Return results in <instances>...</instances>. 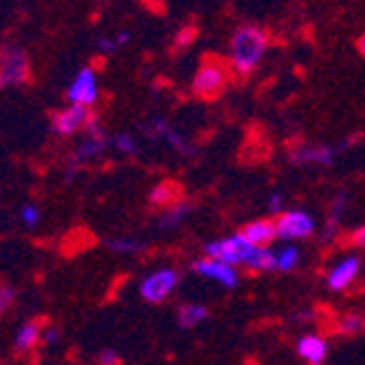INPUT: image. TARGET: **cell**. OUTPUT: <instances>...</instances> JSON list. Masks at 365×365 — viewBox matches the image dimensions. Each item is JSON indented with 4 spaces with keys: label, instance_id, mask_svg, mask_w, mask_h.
I'll use <instances>...</instances> for the list:
<instances>
[{
    "label": "cell",
    "instance_id": "cell-6",
    "mask_svg": "<svg viewBox=\"0 0 365 365\" xmlns=\"http://www.w3.org/2000/svg\"><path fill=\"white\" fill-rule=\"evenodd\" d=\"M69 105H82V108H92L100 100V87H98V74L92 67L79 69L77 77L72 79V85L67 90Z\"/></svg>",
    "mask_w": 365,
    "mask_h": 365
},
{
    "label": "cell",
    "instance_id": "cell-7",
    "mask_svg": "<svg viewBox=\"0 0 365 365\" xmlns=\"http://www.w3.org/2000/svg\"><path fill=\"white\" fill-rule=\"evenodd\" d=\"M314 232V220L302 210H289L276 217V237L281 240H302Z\"/></svg>",
    "mask_w": 365,
    "mask_h": 365
},
{
    "label": "cell",
    "instance_id": "cell-1",
    "mask_svg": "<svg viewBox=\"0 0 365 365\" xmlns=\"http://www.w3.org/2000/svg\"><path fill=\"white\" fill-rule=\"evenodd\" d=\"M268 49V36L261 26L245 24L240 29H235L230 38V64L240 74L250 72L258 67V61L263 59Z\"/></svg>",
    "mask_w": 365,
    "mask_h": 365
},
{
    "label": "cell",
    "instance_id": "cell-10",
    "mask_svg": "<svg viewBox=\"0 0 365 365\" xmlns=\"http://www.w3.org/2000/svg\"><path fill=\"white\" fill-rule=\"evenodd\" d=\"M240 235L248 240L253 248H268L271 240H276V220H253L240 230Z\"/></svg>",
    "mask_w": 365,
    "mask_h": 365
},
{
    "label": "cell",
    "instance_id": "cell-12",
    "mask_svg": "<svg viewBox=\"0 0 365 365\" xmlns=\"http://www.w3.org/2000/svg\"><path fill=\"white\" fill-rule=\"evenodd\" d=\"M148 202H151L153 207H177L182 200V187L177 182H161L151 189V195H148Z\"/></svg>",
    "mask_w": 365,
    "mask_h": 365
},
{
    "label": "cell",
    "instance_id": "cell-11",
    "mask_svg": "<svg viewBox=\"0 0 365 365\" xmlns=\"http://www.w3.org/2000/svg\"><path fill=\"white\" fill-rule=\"evenodd\" d=\"M360 271V261L358 258H345V261L337 263L332 271H329L327 276V287L332 289V292H342V289H347L350 284L355 281V276H358Z\"/></svg>",
    "mask_w": 365,
    "mask_h": 365
},
{
    "label": "cell",
    "instance_id": "cell-32",
    "mask_svg": "<svg viewBox=\"0 0 365 365\" xmlns=\"http://www.w3.org/2000/svg\"><path fill=\"white\" fill-rule=\"evenodd\" d=\"M358 49H360V54L365 56V34H363V36H360V41H358Z\"/></svg>",
    "mask_w": 365,
    "mask_h": 365
},
{
    "label": "cell",
    "instance_id": "cell-25",
    "mask_svg": "<svg viewBox=\"0 0 365 365\" xmlns=\"http://www.w3.org/2000/svg\"><path fill=\"white\" fill-rule=\"evenodd\" d=\"M115 148H118V151L125 153V156H135V153H138V146H135V138H133V135H128V133L118 135V138H115Z\"/></svg>",
    "mask_w": 365,
    "mask_h": 365
},
{
    "label": "cell",
    "instance_id": "cell-17",
    "mask_svg": "<svg viewBox=\"0 0 365 365\" xmlns=\"http://www.w3.org/2000/svg\"><path fill=\"white\" fill-rule=\"evenodd\" d=\"M108 143H110L108 138H92V135H87V138L74 148V153H72L74 164H79V161H90V158H98L100 153L108 148Z\"/></svg>",
    "mask_w": 365,
    "mask_h": 365
},
{
    "label": "cell",
    "instance_id": "cell-9",
    "mask_svg": "<svg viewBox=\"0 0 365 365\" xmlns=\"http://www.w3.org/2000/svg\"><path fill=\"white\" fill-rule=\"evenodd\" d=\"M192 271L200 276H210V279H215L225 289H235L237 281H240V274L235 271V266H227V263H222V261H212V258L197 261L195 266H192Z\"/></svg>",
    "mask_w": 365,
    "mask_h": 365
},
{
    "label": "cell",
    "instance_id": "cell-16",
    "mask_svg": "<svg viewBox=\"0 0 365 365\" xmlns=\"http://www.w3.org/2000/svg\"><path fill=\"white\" fill-rule=\"evenodd\" d=\"M41 337H43L41 322L31 319V322H26L24 327H21L19 332H16V350L26 353V350H31V347H36L38 342H41Z\"/></svg>",
    "mask_w": 365,
    "mask_h": 365
},
{
    "label": "cell",
    "instance_id": "cell-23",
    "mask_svg": "<svg viewBox=\"0 0 365 365\" xmlns=\"http://www.w3.org/2000/svg\"><path fill=\"white\" fill-rule=\"evenodd\" d=\"M365 327L363 317L358 314H347L340 319V332H345V335H353V332H360V329Z\"/></svg>",
    "mask_w": 365,
    "mask_h": 365
},
{
    "label": "cell",
    "instance_id": "cell-29",
    "mask_svg": "<svg viewBox=\"0 0 365 365\" xmlns=\"http://www.w3.org/2000/svg\"><path fill=\"white\" fill-rule=\"evenodd\" d=\"M350 243L358 245V248H365V227H358V230L353 232V237H350Z\"/></svg>",
    "mask_w": 365,
    "mask_h": 365
},
{
    "label": "cell",
    "instance_id": "cell-26",
    "mask_svg": "<svg viewBox=\"0 0 365 365\" xmlns=\"http://www.w3.org/2000/svg\"><path fill=\"white\" fill-rule=\"evenodd\" d=\"M98 363L100 365H123V358H120V353H115V350H100Z\"/></svg>",
    "mask_w": 365,
    "mask_h": 365
},
{
    "label": "cell",
    "instance_id": "cell-22",
    "mask_svg": "<svg viewBox=\"0 0 365 365\" xmlns=\"http://www.w3.org/2000/svg\"><path fill=\"white\" fill-rule=\"evenodd\" d=\"M108 248L115 250V253H135V250L143 248V243L130 240V237H115V240H108Z\"/></svg>",
    "mask_w": 365,
    "mask_h": 365
},
{
    "label": "cell",
    "instance_id": "cell-30",
    "mask_svg": "<svg viewBox=\"0 0 365 365\" xmlns=\"http://www.w3.org/2000/svg\"><path fill=\"white\" fill-rule=\"evenodd\" d=\"M271 210H274V212H279V210H281V195L271 197Z\"/></svg>",
    "mask_w": 365,
    "mask_h": 365
},
{
    "label": "cell",
    "instance_id": "cell-3",
    "mask_svg": "<svg viewBox=\"0 0 365 365\" xmlns=\"http://www.w3.org/2000/svg\"><path fill=\"white\" fill-rule=\"evenodd\" d=\"M177 284H179V271L171 266H164L140 281L138 294L146 299L148 304H161V302H166V299L174 294Z\"/></svg>",
    "mask_w": 365,
    "mask_h": 365
},
{
    "label": "cell",
    "instance_id": "cell-8",
    "mask_svg": "<svg viewBox=\"0 0 365 365\" xmlns=\"http://www.w3.org/2000/svg\"><path fill=\"white\" fill-rule=\"evenodd\" d=\"M92 120L90 108H82V105H69V108L59 110L51 115V130L56 135H72L79 130L87 128V123Z\"/></svg>",
    "mask_w": 365,
    "mask_h": 365
},
{
    "label": "cell",
    "instance_id": "cell-18",
    "mask_svg": "<svg viewBox=\"0 0 365 365\" xmlns=\"http://www.w3.org/2000/svg\"><path fill=\"white\" fill-rule=\"evenodd\" d=\"M210 317V309L205 304H184L177 309L179 327H197Z\"/></svg>",
    "mask_w": 365,
    "mask_h": 365
},
{
    "label": "cell",
    "instance_id": "cell-27",
    "mask_svg": "<svg viewBox=\"0 0 365 365\" xmlns=\"http://www.w3.org/2000/svg\"><path fill=\"white\" fill-rule=\"evenodd\" d=\"M13 299H16V292H13L11 287H0V312L8 309Z\"/></svg>",
    "mask_w": 365,
    "mask_h": 365
},
{
    "label": "cell",
    "instance_id": "cell-13",
    "mask_svg": "<svg viewBox=\"0 0 365 365\" xmlns=\"http://www.w3.org/2000/svg\"><path fill=\"white\" fill-rule=\"evenodd\" d=\"M297 350L309 365H322L324 358H327V342L319 335H304L299 340Z\"/></svg>",
    "mask_w": 365,
    "mask_h": 365
},
{
    "label": "cell",
    "instance_id": "cell-2",
    "mask_svg": "<svg viewBox=\"0 0 365 365\" xmlns=\"http://www.w3.org/2000/svg\"><path fill=\"white\" fill-rule=\"evenodd\" d=\"M253 245L245 240L240 232L230 237H222V240H212V243L205 245V253L212 261H222L227 266H248L250 256H253Z\"/></svg>",
    "mask_w": 365,
    "mask_h": 365
},
{
    "label": "cell",
    "instance_id": "cell-4",
    "mask_svg": "<svg viewBox=\"0 0 365 365\" xmlns=\"http://www.w3.org/2000/svg\"><path fill=\"white\" fill-rule=\"evenodd\" d=\"M225 82H227V69H225V64H220L217 59H207L200 69H197L192 87H195V92L200 95V98L212 100L215 95H220V92H222Z\"/></svg>",
    "mask_w": 365,
    "mask_h": 365
},
{
    "label": "cell",
    "instance_id": "cell-28",
    "mask_svg": "<svg viewBox=\"0 0 365 365\" xmlns=\"http://www.w3.org/2000/svg\"><path fill=\"white\" fill-rule=\"evenodd\" d=\"M98 49L103 51V54H113V51L120 49V46H118V41H110V38H100Z\"/></svg>",
    "mask_w": 365,
    "mask_h": 365
},
{
    "label": "cell",
    "instance_id": "cell-31",
    "mask_svg": "<svg viewBox=\"0 0 365 365\" xmlns=\"http://www.w3.org/2000/svg\"><path fill=\"white\" fill-rule=\"evenodd\" d=\"M56 337H59V332H56V329H49V332L43 335V340H46V342H54Z\"/></svg>",
    "mask_w": 365,
    "mask_h": 365
},
{
    "label": "cell",
    "instance_id": "cell-14",
    "mask_svg": "<svg viewBox=\"0 0 365 365\" xmlns=\"http://www.w3.org/2000/svg\"><path fill=\"white\" fill-rule=\"evenodd\" d=\"M148 135H164L166 140H169L171 146L177 148L179 153H184V156H195L197 153V148L195 146H189L187 140L182 138V135L177 133V130H171L169 128V123L166 120H161V118H158V120H153V125H148Z\"/></svg>",
    "mask_w": 365,
    "mask_h": 365
},
{
    "label": "cell",
    "instance_id": "cell-15",
    "mask_svg": "<svg viewBox=\"0 0 365 365\" xmlns=\"http://www.w3.org/2000/svg\"><path fill=\"white\" fill-rule=\"evenodd\" d=\"M335 148L332 146H304L294 151L297 164H332L335 161Z\"/></svg>",
    "mask_w": 365,
    "mask_h": 365
},
{
    "label": "cell",
    "instance_id": "cell-24",
    "mask_svg": "<svg viewBox=\"0 0 365 365\" xmlns=\"http://www.w3.org/2000/svg\"><path fill=\"white\" fill-rule=\"evenodd\" d=\"M21 220H24L26 227H36L41 222V210L36 205H24L21 207Z\"/></svg>",
    "mask_w": 365,
    "mask_h": 365
},
{
    "label": "cell",
    "instance_id": "cell-19",
    "mask_svg": "<svg viewBox=\"0 0 365 365\" xmlns=\"http://www.w3.org/2000/svg\"><path fill=\"white\" fill-rule=\"evenodd\" d=\"M248 268H253V271H276V253L271 248H256L248 261Z\"/></svg>",
    "mask_w": 365,
    "mask_h": 365
},
{
    "label": "cell",
    "instance_id": "cell-20",
    "mask_svg": "<svg viewBox=\"0 0 365 365\" xmlns=\"http://www.w3.org/2000/svg\"><path fill=\"white\" fill-rule=\"evenodd\" d=\"M299 258H302V253L297 245H284L276 253V271H292V268H297Z\"/></svg>",
    "mask_w": 365,
    "mask_h": 365
},
{
    "label": "cell",
    "instance_id": "cell-5",
    "mask_svg": "<svg viewBox=\"0 0 365 365\" xmlns=\"http://www.w3.org/2000/svg\"><path fill=\"white\" fill-rule=\"evenodd\" d=\"M26 77H29V59H26V51L16 49V46L0 51V90L24 85Z\"/></svg>",
    "mask_w": 365,
    "mask_h": 365
},
{
    "label": "cell",
    "instance_id": "cell-21",
    "mask_svg": "<svg viewBox=\"0 0 365 365\" xmlns=\"http://www.w3.org/2000/svg\"><path fill=\"white\" fill-rule=\"evenodd\" d=\"M192 212V205H187V202H179L177 207H171L169 212L164 215V220H161V227H177L184 222V217Z\"/></svg>",
    "mask_w": 365,
    "mask_h": 365
}]
</instances>
